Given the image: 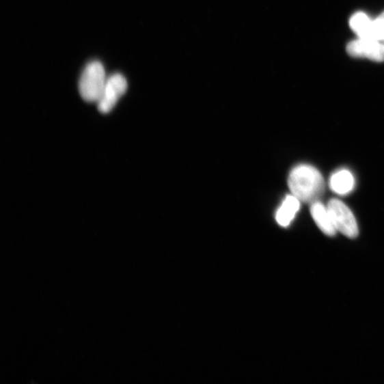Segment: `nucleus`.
I'll return each instance as SVG.
<instances>
[{"mask_svg":"<svg viewBox=\"0 0 384 384\" xmlns=\"http://www.w3.org/2000/svg\"><path fill=\"white\" fill-rule=\"evenodd\" d=\"M348 54L355 58H366L370 60L384 61V44L379 41L359 38L347 45Z\"/></svg>","mask_w":384,"mask_h":384,"instance_id":"5","label":"nucleus"},{"mask_svg":"<svg viewBox=\"0 0 384 384\" xmlns=\"http://www.w3.org/2000/svg\"><path fill=\"white\" fill-rule=\"evenodd\" d=\"M384 41V40H383Z\"/></svg>","mask_w":384,"mask_h":384,"instance_id":"11","label":"nucleus"},{"mask_svg":"<svg viewBox=\"0 0 384 384\" xmlns=\"http://www.w3.org/2000/svg\"><path fill=\"white\" fill-rule=\"evenodd\" d=\"M310 213L318 228L327 236H334L337 230L331 219L327 206L319 201L313 202L310 206Z\"/></svg>","mask_w":384,"mask_h":384,"instance_id":"6","label":"nucleus"},{"mask_svg":"<svg viewBox=\"0 0 384 384\" xmlns=\"http://www.w3.org/2000/svg\"><path fill=\"white\" fill-rule=\"evenodd\" d=\"M355 178L353 173L346 169L338 170L329 178V187L335 194L346 195L353 191Z\"/></svg>","mask_w":384,"mask_h":384,"instance_id":"7","label":"nucleus"},{"mask_svg":"<svg viewBox=\"0 0 384 384\" xmlns=\"http://www.w3.org/2000/svg\"><path fill=\"white\" fill-rule=\"evenodd\" d=\"M374 40H384V12L373 21Z\"/></svg>","mask_w":384,"mask_h":384,"instance_id":"10","label":"nucleus"},{"mask_svg":"<svg viewBox=\"0 0 384 384\" xmlns=\"http://www.w3.org/2000/svg\"><path fill=\"white\" fill-rule=\"evenodd\" d=\"M301 202L294 195H288L276 212L275 219L278 224L284 227L289 225L299 212Z\"/></svg>","mask_w":384,"mask_h":384,"instance_id":"8","label":"nucleus"},{"mask_svg":"<svg viewBox=\"0 0 384 384\" xmlns=\"http://www.w3.org/2000/svg\"><path fill=\"white\" fill-rule=\"evenodd\" d=\"M350 25L359 38L374 40L373 21L366 14L358 12L354 14L350 20Z\"/></svg>","mask_w":384,"mask_h":384,"instance_id":"9","label":"nucleus"},{"mask_svg":"<svg viewBox=\"0 0 384 384\" xmlns=\"http://www.w3.org/2000/svg\"><path fill=\"white\" fill-rule=\"evenodd\" d=\"M292 195L305 203L318 201L325 190V181L320 172L310 165L294 167L288 178Z\"/></svg>","mask_w":384,"mask_h":384,"instance_id":"1","label":"nucleus"},{"mask_svg":"<svg viewBox=\"0 0 384 384\" xmlns=\"http://www.w3.org/2000/svg\"><path fill=\"white\" fill-rule=\"evenodd\" d=\"M127 89L128 82L123 75L115 74L109 77L97 102L98 111L104 114L111 112Z\"/></svg>","mask_w":384,"mask_h":384,"instance_id":"4","label":"nucleus"},{"mask_svg":"<svg viewBox=\"0 0 384 384\" xmlns=\"http://www.w3.org/2000/svg\"><path fill=\"white\" fill-rule=\"evenodd\" d=\"M107 77L102 64L93 61L86 66L79 81L82 98L90 102H97L101 96Z\"/></svg>","mask_w":384,"mask_h":384,"instance_id":"2","label":"nucleus"},{"mask_svg":"<svg viewBox=\"0 0 384 384\" xmlns=\"http://www.w3.org/2000/svg\"><path fill=\"white\" fill-rule=\"evenodd\" d=\"M327 208L337 232L350 238L357 237L358 224L350 208L338 199L331 200Z\"/></svg>","mask_w":384,"mask_h":384,"instance_id":"3","label":"nucleus"}]
</instances>
